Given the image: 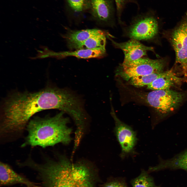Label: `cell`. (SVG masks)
<instances>
[{"instance_id":"6da1fadb","label":"cell","mask_w":187,"mask_h":187,"mask_svg":"<svg viewBox=\"0 0 187 187\" xmlns=\"http://www.w3.org/2000/svg\"><path fill=\"white\" fill-rule=\"evenodd\" d=\"M77 94L66 88L49 87L35 92H16L3 106L0 136L10 140L18 138L26 129L31 117L40 111L56 109L71 116L79 106Z\"/></svg>"},{"instance_id":"7a4b0ae2","label":"cell","mask_w":187,"mask_h":187,"mask_svg":"<svg viewBox=\"0 0 187 187\" xmlns=\"http://www.w3.org/2000/svg\"><path fill=\"white\" fill-rule=\"evenodd\" d=\"M26 166L37 173L43 187H92L87 166L81 163H74L64 157L56 161L46 158L42 164L30 158Z\"/></svg>"},{"instance_id":"3957f363","label":"cell","mask_w":187,"mask_h":187,"mask_svg":"<svg viewBox=\"0 0 187 187\" xmlns=\"http://www.w3.org/2000/svg\"><path fill=\"white\" fill-rule=\"evenodd\" d=\"M61 111L52 117H36L26 126L27 134L22 147L39 146L43 148L59 143L67 145L72 140V129L68 127L70 120Z\"/></svg>"},{"instance_id":"277c9868","label":"cell","mask_w":187,"mask_h":187,"mask_svg":"<svg viewBox=\"0 0 187 187\" xmlns=\"http://www.w3.org/2000/svg\"><path fill=\"white\" fill-rule=\"evenodd\" d=\"M159 27L156 12L150 9L133 17L129 24L123 28V35L139 41L150 42L158 35Z\"/></svg>"},{"instance_id":"5b68a950","label":"cell","mask_w":187,"mask_h":187,"mask_svg":"<svg viewBox=\"0 0 187 187\" xmlns=\"http://www.w3.org/2000/svg\"><path fill=\"white\" fill-rule=\"evenodd\" d=\"M145 99L161 117L175 110L183 100L185 93L169 89L152 90L146 94Z\"/></svg>"},{"instance_id":"8992f818","label":"cell","mask_w":187,"mask_h":187,"mask_svg":"<svg viewBox=\"0 0 187 187\" xmlns=\"http://www.w3.org/2000/svg\"><path fill=\"white\" fill-rule=\"evenodd\" d=\"M166 61L164 58L153 59L144 57L130 62H123L117 71L118 74L128 80L134 77L163 72Z\"/></svg>"},{"instance_id":"52a82bcc","label":"cell","mask_w":187,"mask_h":187,"mask_svg":"<svg viewBox=\"0 0 187 187\" xmlns=\"http://www.w3.org/2000/svg\"><path fill=\"white\" fill-rule=\"evenodd\" d=\"M176 55V63L181 67L184 77H187V11L171 32L170 38Z\"/></svg>"},{"instance_id":"ba28073f","label":"cell","mask_w":187,"mask_h":187,"mask_svg":"<svg viewBox=\"0 0 187 187\" xmlns=\"http://www.w3.org/2000/svg\"><path fill=\"white\" fill-rule=\"evenodd\" d=\"M111 113L115 122L114 133L121 149L120 156L124 159L135 154V148L138 140L136 133L131 126L117 117L112 107Z\"/></svg>"},{"instance_id":"9c48e42d","label":"cell","mask_w":187,"mask_h":187,"mask_svg":"<svg viewBox=\"0 0 187 187\" xmlns=\"http://www.w3.org/2000/svg\"><path fill=\"white\" fill-rule=\"evenodd\" d=\"M90 12L92 17L104 25H115V6L113 0H90Z\"/></svg>"},{"instance_id":"30bf717a","label":"cell","mask_w":187,"mask_h":187,"mask_svg":"<svg viewBox=\"0 0 187 187\" xmlns=\"http://www.w3.org/2000/svg\"><path fill=\"white\" fill-rule=\"evenodd\" d=\"M110 35L107 36L114 47L121 50L124 55L123 62L128 63L146 56L148 51L155 52L153 48L146 46L138 40L130 39L127 41L118 43L111 38Z\"/></svg>"},{"instance_id":"8fae6325","label":"cell","mask_w":187,"mask_h":187,"mask_svg":"<svg viewBox=\"0 0 187 187\" xmlns=\"http://www.w3.org/2000/svg\"><path fill=\"white\" fill-rule=\"evenodd\" d=\"M0 185H7L16 184H24L26 187H40L37 183L16 172L8 164L3 162L0 164Z\"/></svg>"},{"instance_id":"7c38bea8","label":"cell","mask_w":187,"mask_h":187,"mask_svg":"<svg viewBox=\"0 0 187 187\" xmlns=\"http://www.w3.org/2000/svg\"><path fill=\"white\" fill-rule=\"evenodd\" d=\"M173 69L164 71V74L147 85L152 90H168L180 85L184 78L178 77Z\"/></svg>"},{"instance_id":"4fadbf2b","label":"cell","mask_w":187,"mask_h":187,"mask_svg":"<svg viewBox=\"0 0 187 187\" xmlns=\"http://www.w3.org/2000/svg\"><path fill=\"white\" fill-rule=\"evenodd\" d=\"M166 169H182L187 172V150L171 159L161 161L156 166H150L149 173Z\"/></svg>"},{"instance_id":"5bb4252c","label":"cell","mask_w":187,"mask_h":187,"mask_svg":"<svg viewBox=\"0 0 187 187\" xmlns=\"http://www.w3.org/2000/svg\"><path fill=\"white\" fill-rule=\"evenodd\" d=\"M103 32L97 29L70 31L66 34L65 38L69 47L76 50L80 45L91 36Z\"/></svg>"},{"instance_id":"9a60e30c","label":"cell","mask_w":187,"mask_h":187,"mask_svg":"<svg viewBox=\"0 0 187 187\" xmlns=\"http://www.w3.org/2000/svg\"><path fill=\"white\" fill-rule=\"evenodd\" d=\"M106 54L105 48H102L92 49H82L73 51L54 53V56H73L78 58L88 59L102 57Z\"/></svg>"},{"instance_id":"2e32d148","label":"cell","mask_w":187,"mask_h":187,"mask_svg":"<svg viewBox=\"0 0 187 187\" xmlns=\"http://www.w3.org/2000/svg\"><path fill=\"white\" fill-rule=\"evenodd\" d=\"M65 2L67 10L74 16L81 15L90 8V0H65Z\"/></svg>"},{"instance_id":"e0dca14e","label":"cell","mask_w":187,"mask_h":187,"mask_svg":"<svg viewBox=\"0 0 187 187\" xmlns=\"http://www.w3.org/2000/svg\"><path fill=\"white\" fill-rule=\"evenodd\" d=\"M109 34L104 31L102 33L92 36L80 45L76 50L105 48L106 36Z\"/></svg>"},{"instance_id":"ac0fdd59","label":"cell","mask_w":187,"mask_h":187,"mask_svg":"<svg viewBox=\"0 0 187 187\" xmlns=\"http://www.w3.org/2000/svg\"><path fill=\"white\" fill-rule=\"evenodd\" d=\"M148 171L142 169L140 174L132 179L131 184L132 187H161L156 185L153 178Z\"/></svg>"},{"instance_id":"d6986e66","label":"cell","mask_w":187,"mask_h":187,"mask_svg":"<svg viewBox=\"0 0 187 187\" xmlns=\"http://www.w3.org/2000/svg\"><path fill=\"white\" fill-rule=\"evenodd\" d=\"M164 71L133 77L130 79L131 84L137 87H141L150 84L164 74Z\"/></svg>"},{"instance_id":"ffe728a7","label":"cell","mask_w":187,"mask_h":187,"mask_svg":"<svg viewBox=\"0 0 187 187\" xmlns=\"http://www.w3.org/2000/svg\"><path fill=\"white\" fill-rule=\"evenodd\" d=\"M116 9V14L118 23L121 25L125 23L122 20V16L126 6L130 3H134L139 6L138 4L135 0H114Z\"/></svg>"},{"instance_id":"44dd1931","label":"cell","mask_w":187,"mask_h":187,"mask_svg":"<svg viewBox=\"0 0 187 187\" xmlns=\"http://www.w3.org/2000/svg\"><path fill=\"white\" fill-rule=\"evenodd\" d=\"M102 187H128L125 178L122 177H111Z\"/></svg>"}]
</instances>
